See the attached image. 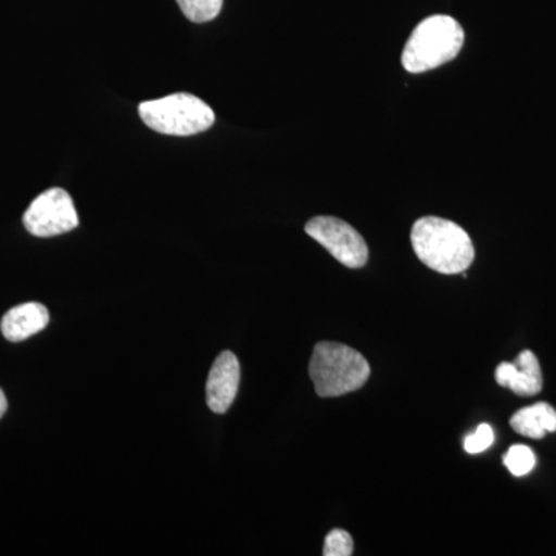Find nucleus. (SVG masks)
Returning <instances> with one entry per match:
<instances>
[{
    "instance_id": "f257e3e1",
    "label": "nucleus",
    "mask_w": 556,
    "mask_h": 556,
    "mask_svg": "<svg viewBox=\"0 0 556 556\" xmlns=\"http://www.w3.org/2000/svg\"><path fill=\"white\" fill-rule=\"evenodd\" d=\"M412 244L424 265L445 276L466 273L475 260L470 236L445 218L417 219L412 229Z\"/></svg>"
},
{
    "instance_id": "f03ea898",
    "label": "nucleus",
    "mask_w": 556,
    "mask_h": 556,
    "mask_svg": "<svg viewBox=\"0 0 556 556\" xmlns=\"http://www.w3.org/2000/svg\"><path fill=\"white\" fill-rule=\"evenodd\" d=\"M371 368L367 358L351 346L338 342H320L314 346L309 378L320 397H339L361 390Z\"/></svg>"
},
{
    "instance_id": "7ed1b4c3",
    "label": "nucleus",
    "mask_w": 556,
    "mask_h": 556,
    "mask_svg": "<svg viewBox=\"0 0 556 556\" xmlns=\"http://www.w3.org/2000/svg\"><path fill=\"white\" fill-rule=\"evenodd\" d=\"M459 22L445 14H434L420 22L402 53V65L409 73H426L455 60L464 46Z\"/></svg>"
},
{
    "instance_id": "20e7f679",
    "label": "nucleus",
    "mask_w": 556,
    "mask_h": 556,
    "mask_svg": "<svg viewBox=\"0 0 556 556\" xmlns=\"http://www.w3.org/2000/svg\"><path fill=\"white\" fill-rule=\"evenodd\" d=\"M139 116L149 129L170 137H192L211 129L214 110L190 93H175L139 104Z\"/></svg>"
},
{
    "instance_id": "39448f33",
    "label": "nucleus",
    "mask_w": 556,
    "mask_h": 556,
    "mask_svg": "<svg viewBox=\"0 0 556 556\" xmlns=\"http://www.w3.org/2000/svg\"><path fill=\"white\" fill-rule=\"evenodd\" d=\"M75 203L64 189L53 188L33 200L24 214V226L39 239L62 236L78 228Z\"/></svg>"
},
{
    "instance_id": "423d86ee",
    "label": "nucleus",
    "mask_w": 556,
    "mask_h": 556,
    "mask_svg": "<svg viewBox=\"0 0 556 556\" xmlns=\"http://www.w3.org/2000/svg\"><path fill=\"white\" fill-rule=\"evenodd\" d=\"M306 233L321 244L346 268H364L368 262V247L353 226L336 217H316L305 226Z\"/></svg>"
},
{
    "instance_id": "0eeeda50",
    "label": "nucleus",
    "mask_w": 556,
    "mask_h": 556,
    "mask_svg": "<svg viewBox=\"0 0 556 556\" xmlns=\"http://www.w3.org/2000/svg\"><path fill=\"white\" fill-rule=\"evenodd\" d=\"M240 362L236 354L223 351L212 365L206 383L207 407L225 415L236 401L240 387Z\"/></svg>"
},
{
    "instance_id": "6e6552de",
    "label": "nucleus",
    "mask_w": 556,
    "mask_h": 556,
    "mask_svg": "<svg viewBox=\"0 0 556 556\" xmlns=\"http://www.w3.org/2000/svg\"><path fill=\"white\" fill-rule=\"evenodd\" d=\"M496 382L501 387L514 391L517 396H536L543 390V372L540 362L532 351L519 353L514 364L503 362L495 372Z\"/></svg>"
},
{
    "instance_id": "1a4fd4ad",
    "label": "nucleus",
    "mask_w": 556,
    "mask_h": 556,
    "mask_svg": "<svg viewBox=\"0 0 556 556\" xmlns=\"http://www.w3.org/2000/svg\"><path fill=\"white\" fill-rule=\"evenodd\" d=\"M49 321V309L40 303L30 302L10 309L3 316L0 329H2L3 338L10 342H22V340L42 331Z\"/></svg>"
},
{
    "instance_id": "9d476101",
    "label": "nucleus",
    "mask_w": 556,
    "mask_h": 556,
    "mask_svg": "<svg viewBox=\"0 0 556 556\" xmlns=\"http://www.w3.org/2000/svg\"><path fill=\"white\" fill-rule=\"evenodd\" d=\"M510 426L521 437L543 439L556 431V409L547 402H538L530 407L518 409L510 419Z\"/></svg>"
},
{
    "instance_id": "9b49d317",
    "label": "nucleus",
    "mask_w": 556,
    "mask_h": 556,
    "mask_svg": "<svg viewBox=\"0 0 556 556\" xmlns=\"http://www.w3.org/2000/svg\"><path fill=\"white\" fill-rule=\"evenodd\" d=\"M177 2L182 14L195 24L214 21L223 9V0H177Z\"/></svg>"
},
{
    "instance_id": "f8f14e48",
    "label": "nucleus",
    "mask_w": 556,
    "mask_h": 556,
    "mask_svg": "<svg viewBox=\"0 0 556 556\" xmlns=\"http://www.w3.org/2000/svg\"><path fill=\"white\" fill-rule=\"evenodd\" d=\"M536 456L527 445H514L504 455V466L514 477H526L535 468Z\"/></svg>"
},
{
    "instance_id": "ddd939ff",
    "label": "nucleus",
    "mask_w": 556,
    "mask_h": 556,
    "mask_svg": "<svg viewBox=\"0 0 556 556\" xmlns=\"http://www.w3.org/2000/svg\"><path fill=\"white\" fill-rule=\"evenodd\" d=\"M353 551V538H351L346 530L334 529L328 533L324 546L325 556H351Z\"/></svg>"
},
{
    "instance_id": "4468645a",
    "label": "nucleus",
    "mask_w": 556,
    "mask_h": 556,
    "mask_svg": "<svg viewBox=\"0 0 556 556\" xmlns=\"http://www.w3.org/2000/svg\"><path fill=\"white\" fill-rule=\"evenodd\" d=\"M493 442H495L493 428L489 424H481L473 434L466 438L464 447H466V452L470 453V455H478V453L485 452L486 448L492 447Z\"/></svg>"
},
{
    "instance_id": "2eb2a0df",
    "label": "nucleus",
    "mask_w": 556,
    "mask_h": 556,
    "mask_svg": "<svg viewBox=\"0 0 556 556\" xmlns=\"http://www.w3.org/2000/svg\"><path fill=\"white\" fill-rule=\"evenodd\" d=\"M7 408H9V402H7L5 394L0 390V419L5 415Z\"/></svg>"
}]
</instances>
